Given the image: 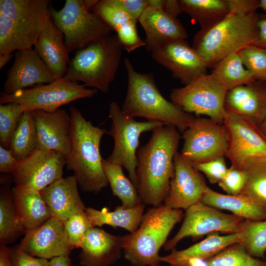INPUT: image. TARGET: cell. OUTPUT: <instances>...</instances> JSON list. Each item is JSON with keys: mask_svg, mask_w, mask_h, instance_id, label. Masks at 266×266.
I'll return each mask as SVG.
<instances>
[{"mask_svg": "<svg viewBox=\"0 0 266 266\" xmlns=\"http://www.w3.org/2000/svg\"><path fill=\"white\" fill-rule=\"evenodd\" d=\"M109 117L111 125L107 133L113 138L114 145L111 154L105 160L125 168L128 172L130 180L137 189V151L139 137L141 133L153 131L165 124L151 121H137L134 118L125 114L116 101H112L109 104Z\"/></svg>", "mask_w": 266, "mask_h": 266, "instance_id": "8", "label": "cell"}, {"mask_svg": "<svg viewBox=\"0 0 266 266\" xmlns=\"http://www.w3.org/2000/svg\"><path fill=\"white\" fill-rule=\"evenodd\" d=\"M239 233L240 243L247 252L254 257L264 260L266 253V219L244 220Z\"/></svg>", "mask_w": 266, "mask_h": 266, "instance_id": "36", "label": "cell"}, {"mask_svg": "<svg viewBox=\"0 0 266 266\" xmlns=\"http://www.w3.org/2000/svg\"><path fill=\"white\" fill-rule=\"evenodd\" d=\"M145 33L148 51L170 40H186L187 32L180 20L163 11L147 7L138 20Z\"/></svg>", "mask_w": 266, "mask_h": 266, "instance_id": "25", "label": "cell"}, {"mask_svg": "<svg viewBox=\"0 0 266 266\" xmlns=\"http://www.w3.org/2000/svg\"><path fill=\"white\" fill-rule=\"evenodd\" d=\"M225 106L258 125L266 116V81L256 80L229 90Z\"/></svg>", "mask_w": 266, "mask_h": 266, "instance_id": "23", "label": "cell"}, {"mask_svg": "<svg viewBox=\"0 0 266 266\" xmlns=\"http://www.w3.org/2000/svg\"><path fill=\"white\" fill-rule=\"evenodd\" d=\"M25 232L14 206L12 192L2 187L0 194V244L14 242Z\"/></svg>", "mask_w": 266, "mask_h": 266, "instance_id": "33", "label": "cell"}, {"mask_svg": "<svg viewBox=\"0 0 266 266\" xmlns=\"http://www.w3.org/2000/svg\"><path fill=\"white\" fill-rule=\"evenodd\" d=\"M37 140V149L54 150L67 159L71 151V122L70 115L61 108L54 112L31 111Z\"/></svg>", "mask_w": 266, "mask_h": 266, "instance_id": "19", "label": "cell"}, {"mask_svg": "<svg viewBox=\"0 0 266 266\" xmlns=\"http://www.w3.org/2000/svg\"><path fill=\"white\" fill-rule=\"evenodd\" d=\"M18 247L31 256L48 260L69 256L71 250L64 222L53 217L36 228L26 230Z\"/></svg>", "mask_w": 266, "mask_h": 266, "instance_id": "18", "label": "cell"}, {"mask_svg": "<svg viewBox=\"0 0 266 266\" xmlns=\"http://www.w3.org/2000/svg\"><path fill=\"white\" fill-rule=\"evenodd\" d=\"M37 134L31 111L23 112L14 132L8 149L18 160L21 161L37 149Z\"/></svg>", "mask_w": 266, "mask_h": 266, "instance_id": "34", "label": "cell"}, {"mask_svg": "<svg viewBox=\"0 0 266 266\" xmlns=\"http://www.w3.org/2000/svg\"><path fill=\"white\" fill-rule=\"evenodd\" d=\"M125 235L111 234L93 227L85 235L79 255L82 266H111L121 257Z\"/></svg>", "mask_w": 266, "mask_h": 266, "instance_id": "21", "label": "cell"}, {"mask_svg": "<svg viewBox=\"0 0 266 266\" xmlns=\"http://www.w3.org/2000/svg\"><path fill=\"white\" fill-rule=\"evenodd\" d=\"M244 219L223 213L201 201L186 210L184 219L176 234L164 245L166 251L175 249L183 238L196 239L214 233L228 234L239 233Z\"/></svg>", "mask_w": 266, "mask_h": 266, "instance_id": "14", "label": "cell"}, {"mask_svg": "<svg viewBox=\"0 0 266 266\" xmlns=\"http://www.w3.org/2000/svg\"><path fill=\"white\" fill-rule=\"evenodd\" d=\"M0 266H14L11 249L3 244H0Z\"/></svg>", "mask_w": 266, "mask_h": 266, "instance_id": "50", "label": "cell"}, {"mask_svg": "<svg viewBox=\"0 0 266 266\" xmlns=\"http://www.w3.org/2000/svg\"><path fill=\"white\" fill-rule=\"evenodd\" d=\"M258 25V36L253 44L266 48V16H260Z\"/></svg>", "mask_w": 266, "mask_h": 266, "instance_id": "49", "label": "cell"}, {"mask_svg": "<svg viewBox=\"0 0 266 266\" xmlns=\"http://www.w3.org/2000/svg\"><path fill=\"white\" fill-rule=\"evenodd\" d=\"M150 52L154 61L169 70L184 85L207 74L206 62L186 40H168Z\"/></svg>", "mask_w": 266, "mask_h": 266, "instance_id": "16", "label": "cell"}, {"mask_svg": "<svg viewBox=\"0 0 266 266\" xmlns=\"http://www.w3.org/2000/svg\"><path fill=\"white\" fill-rule=\"evenodd\" d=\"M18 161L8 149L0 145V172L12 173L16 167Z\"/></svg>", "mask_w": 266, "mask_h": 266, "instance_id": "47", "label": "cell"}, {"mask_svg": "<svg viewBox=\"0 0 266 266\" xmlns=\"http://www.w3.org/2000/svg\"><path fill=\"white\" fill-rule=\"evenodd\" d=\"M205 261L206 266H266V260L250 255L240 242L229 246Z\"/></svg>", "mask_w": 266, "mask_h": 266, "instance_id": "38", "label": "cell"}, {"mask_svg": "<svg viewBox=\"0 0 266 266\" xmlns=\"http://www.w3.org/2000/svg\"><path fill=\"white\" fill-rule=\"evenodd\" d=\"M77 186L76 179L72 175L63 177L40 191L52 217L64 222L73 214L85 211L86 207Z\"/></svg>", "mask_w": 266, "mask_h": 266, "instance_id": "22", "label": "cell"}, {"mask_svg": "<svg viewBox=\"0 0 266 266\" xmlns=\"http://www.w3.org/2000/svg\"><path fill=\"white\" fill-rule=\"evenodd\" d=\"M95 89H88L84 85L63 78L45 85L32 89L20 90L11 94L3 93L0 104L16 102L24 111L42 110L54 112L62 105L75 100L93 97L98 93Z\"/></svg>", "mask_w": 266, "mask_h": 266, "instance_id": "11", "label": "cell"}, {"mask_svg": "<svg viewBox=\"0 0 266 266\" xmlns=\"http://www.w3.org/2000/svg\"><path fill=\"white\" fill-rule=\"evenodd\" d=\"M14 266H50V260L31 256L18 247L11 249Z\"/></svg>", "mask_w": 266, "mask_h": 266, "instance_id": "44", "label": "cell"}, {"mask_svg": "<svg viewBox=\"0 0 266 266\" xmlns=\"http://www.w3.org/2000/svg\"><path fill=\"white\" fill-rule=\"evenodd\" d=\"M183 217L182 209H171L164 203L148 209L138 229L125 235L124 258L133 266H160L159 251Z\"/></svg>", "mask_w": 266, "mask_h": 266, "instance_id": "5", "label": "cell"}, {"mask_svg": "<svg viewBox=\"0 0 266 266\" xmlns=\"http://www.w3.org/2000/svg\"><path fill=\"white\" fill-rule=\"evenodd\" d=\"M198 171L203 172L211 184L218 183L228 170L224 156L218 157L210 161L193 164Z\"/></svg>", "mask_w": 266, "mask_h": 266, "instance_id": "43", "label": "cell"}, {"mask_svg": "<svg viewBox=\"0 0 266 266\" xmlns=\"http://www.w3.org/2000/svg\"><path fill=\"white\" fill-rule=\"evenodd\" d=\"M66 158L54 150L36 149L19 161L12 173L15 186L31 187L41 191L63 178Z\"/></svg>", "mask_w": 266, "mask_h": 266, "instance_id": "15", "label": "cell"}, {"mask_svg": "<svg viewBox=\"0 0 266 266\" xmlns=\"http://www.w3.org/2000/svg\"><path fill=\"white\" fill-rule=\"evenodd\" d=\"M50 15L69 53L111 34L112 29L98 14L87 10L83 0H66L62 9L51 8Z\"/></svg>", "mask_w": 266, "mask_h": 266, "instance_id": "9", "label": "cell"}, {"mask_svg": "<svg viewBox=\"0 0 266 266\" xmlns=\"http://www.w3.org/2000/svg\"><path fill=\"white\" fill-rule=\"evenodd\" d=\"M181 137L177 128L164 125L156 128L148 141L137 151L138 192L145 205L164 203L174 173V157Z\"/></svg>", "mask_w": 266, "mask_h": 266, "instance_id": "1", "label": "cell"}, {"mask_svg": "<svg viewBox=\"0 0 266 266\" xmlns=\"http://www.w3.org/2000/svg\"><path fill=\"white\" fill-rule=\"evenodd\" d=\"M12 53L0 54V68H2L12 58Z\"/></svg>", "mask_w": 266, "mask_h": 266, "instance_id": "53", "label": "cell"}, {"mask_svg": "<svg viewBox=\"0 0 266 266\" xmlns=\"http://www.w3.org/2000/svg\"><path fill=\"white\" fill-rule=\"evenodd\" d=\"M56 79L34 49L18 50L7 72L4 91L11 94L35 84H48Z\"/></svg>", "mask_w": 266, "mask_h": 266, "instance_id": "20", "label": "cell"}, {"mask_svg": "<svg viewBox=\"0 0 266 266\" xmlns=\"http://www.w3.org/2000/svg\"><path fill=\"white\" fill-rule=\"evenodd\" d=\"M240 242V233L226 235H220L214 233L207 235L204 240L185 249L177 250L174 249L168 255L161 256L160 260L169 266H179L192 259L206 261L229 246Z\"/></svg>", "mask_w": 266, "mask_h": 266, "instance_id": "27", "label": "cell"}, {"mask_svg": "<svg viewBox=\"0 0 266 266\" xmlns=\"http://www.w3.org/2000/svg\"><path fill=\"white\" fill-rule=\"evenodd\" d=\"M238 54L256 80L266 81V48L252 44L241 50Z\"/></svg>", "mask_w": 266, "mask_h": 266, "instance_id": "40", "label": "cell"}, {"mask_svg": "<svg viewBox=\"0 0 266 266\" xmlns=\"http://www.w3.org/2000/svg\"><path fill=\"white\" fill-rule=\"evenodd\" d=\"M34 50L57 79L66 74L69 52L64 35L55 26L51 17L47 21L34 45Z\"/></svg>", "mask_w": 266, "mask_h": 266, "instance_id": "24", "label": "cell"}, {"mask_svg": "<svg viewBox=\"0 0 266 266\" xmlns=\"http://www.w3.org/2000/svg\"><path fill=\"white\" fill-rule=\"evenodd\" d=\"M182 12L198 22L205 31L227 17L229 10L226 0H179Z\"/></svg>", "mask_w": 266, "mask_h": 266, "instance_id": "31", "label": "cell"}, {"mask_svg": "<svg viewBox=\"0 0 266 266\" xmlns=\"http://www.w3.org/2000/svg\"><path fill=\"white\" fill-rule=\"evenodd\" d=\"M50 266H71V260L69 256H62L50 260Z\"/></svg>", "mask_w": 266, "mask_h": 266, "instance_id": "51", "label": "cell"}, {"mask_svg": "<svg viewBox=\"0 0 266 266\" xmlns=\"http://www.w3.org/2000/svg\"><path fill=\"white\" fill-rule=\"evenodd\" d=\"M230 15L247 16L256 12L260 0H226Z\"/></svg>", "mask_w": 266, "mask_h": 266, "instance_id": "45", "label": "cell"}, {"mask_svg": "<svg viewBox=\"0 0 266 266\" xmlns=\"http://www.w3.org/2000/svg\"><path fill=\"white\" fill-rule=\"evenodd\" d=\"M260 17L257 12L247 16L228 15L209 29L198 32L192 47L208 67L214 66L227 56L256 41Z\"/></svg>", "mask_w": 266, "mask_h": 266, "instance_id": "7", "label": "cell"}, {"mask_svg": "<svg viewBox=\"0 0 266 266\" xmlns=\"http://www.w3.org/2000/svg\"><path fill=\"white\" fill-rule=\"evenodd\" d=\"M182 138L180 153L193 164L225 156L229 146V134L226 125L210 118L196 117L182 133Z\"/></svg>", "mask_w": 266, "mask_h": 266, "instance_id": "13", "label": "cell"}, {"mask_svg": "<svg viewBox=\"0 0 266 266\" xmlns=\"http://www.w3.org/2000/svg\"><path fill=\"white\" fill-rule=\"evenodd\" d=\"M262 133L266 138V116L264 119L257 125Z\"/></svg>", "mask_w": 266, "mask_h": 266, "instance_id": "55", "label": "cell"}, {"mask_svg": "<svg viewBox=\"0 0 266 266\" xmlns=\"http://www.w3.org/2000/svg\"><path fill=\"white\" fill-rule=\"evenodd\" d=\"M147 7L163 11L164 0H147Z\"/></svg>", "mask_w": 266, "mask_h": 266, "instance_id": "52", "label": "cell"}, {"mask_svg": "<svg viewBox=\"0 0 266 266\" xmlns=\"http://www.w3.org/2000/svg\"><path fill=\"white\" fill-rule=\"evenodd\" d=\"M200 201L216 209L231 211L246 220L266 219V211L248 196L240 193L236 195L222 194L207 186Z\"/></svg>", "mask_w": 266, "mask_h": 266, "instance_id": "29", "label": "cell"}, {"mask_svg": "<svg viewBox=\"0 0 266 266\" xmlns=\"http://www.w3.org/2000/svg\"><path fill=\"white\" fill-rule=\"evenodd\" d=\"M247 179V172L232 166L228 168L222 179L218 183L227 195H236L241 193Z\"/></svg>", "mask_w": 266, "mask_h": 266, "instance_id": "42", "label": "cell"}, {"mask_svg": "<svg viewBox=\"0 0 266 266\" xmlns=\"http://www.w3.org/2000/svg\"><path fill=\"white\" fill-rule=\"evenodd\" d=\"M245 170L247 179L241 193L250 197L266 211V158L253 162Z\"/></svg>", "mask_w": 266, "mask_h": 266, "instance_id": "37", "label": "cell"}, {"mask_svg": "<svg viewBox=\"0 0 266 266\" xmlns=\"http://www.w3.org/2000/svg\"><path fill=\"white\" fill-rule=\"evenodd\" d=\"M24 112L21 105L16 102L0 105V143L8 149L11 137Z\"/></svg>", "mask_w": 266, "mask_h": 266, "instance_id": "39", "label": "cell"}, {"mask_svg": "<svg viewBox=\"0 0 266 266\" xmlns=\"http://www.w3.org/2000/svg\"><path fill=\"white\" fill-rule=\"evenodd\" d=\"M214 67L212 73L227 87L228 91L239 86L252 84L256 81L244 66L238 52L227 56Z\"/></svg>", "mask_w": 266, "mask_h": 266, "instance_id": "35", "label": "cell"}, {"mask_svg": "<svg viewBox=\"0 0 266 266\" xmlns=\"http://www.w3.org/2000/svg\"><path fill=\"white\" fill-rule=\"evenodd\" d=\"M120 8L135 20L138 21L147 7V0H114Z\"/></svg>", "mask_w": 266, "mask_h": 266, "instance_id": "46", "label": "cell"}, {"mask_svg": "<svg viewBox=\"0 0 266 266\" xmlns=\"http://www.w3.org/2000/svg\"><path fill=\"white\" fill-rule=\"evenodd\" d=\"M102 166L112 195L121 201L122 207L130 208L143 203L137 188L126 176L121 166L103 159Z\"/></svg>", "mask_w": 266, "mask_h": 266, "instance_id": "32", "label": "cell"}, {"mask_svg": "<svg viewBox=\"0 0 266 266\" xmlns=\"http://www.w3.org/2000/svg\"><path fill=\"white\" fill-rule=\"evenodd\" d=\"M11 192L16 211L26 230L36 228L52 217L40 191L31 187L15 186Z\"/></svg>", "mask_w": 266, "mask_h": 266, "instance_id": "28", "label": "cell"}, {"mask_svg": "<svg viewBox=\"0 0 266 266\" xmlns=\"http://www.w3.org/2000/svg\"><path fill=\"white\" fill-rule=\"evenodd\" d=\"M91 11L100 16L116 32L124 49L127 52L145 46V41L137 33V21L120 8L114 0H99Z\"/></svg>", "mask_w": 266, "mask_h": 266, "instance_id": "26", "label": "cell"}, {"mask_svg": "<svg viewBox=\"0 0 266 266\" xmlns=\"http://www.w3.org/2000/svg\"><path fill=\"white\" fill-rule=\"evenodd\" d=\"M224 124L229 134L225 156L232 166L245 170L253 162L266 158V138L257 124L228 109Z\"/></svg>", "mask_w": 266, "mask_h": 266, "instance_id": "12", "label": "cell"}, {"mask_svg": "<svg viewBox=\"0 0 266 266\" xmlns=\"http://www.w3.org/2000/svg\"><path fill=\"white\" fill-rule=\"evenodd\" d=\"M69 115L71 151L66 159L67 169L73 171L83 191L98 194L108 184L100 150L101 138L107 131L94 126L74 106L70 107Z\"/></svg>", "mask_w": 266, "mask_h": 266, "instance_id": "2", "label": "cell"}, {"mask_svg": "<svg viewBox=\"0 0 266 266\" xmlns=\"http://www.w3.org/2000/svg\"><path fill=\"white\" fill-rule=\"evenodd\" d=\"M49 0H0V54L32 48L51 18Z\"/></svg>", "mask_w": 266, "mask_h": 266, "instance_id": "4", "label": "cell"}, {"mask_svg": "<svg viewBox=\"0 0 266 266\" xmlns=\"http://www.w3.org/2000/svg\"><path fill=\"white\" fill-rule=\"evenodd\" d=\"M163 11L175 18L182 12L179 1L176 0H164Z\"/></svg>", "mask_w": 266, "mask_h": 266, "instance_id": "48", "label": "cell"}, {"mask_svg": "<svg viewBox=\"0 0 266 266\" xmlns=\"http://www.w3.org/2000/svg\"><path fill=\"white\" fill-rule=\"evenodd\" d=\"M123 49L116 34L104 36L77 50L63 78L82 82L86 87L106 93L115 78Z\"/></svg>", "mask_w": 266, "mask_h": 266, "instance_id": "6", "label": "cell"}, {"mask_svg": "<svg viewBox=\"0 0 266 266\" xmlns=\"http://www.w3.org/2000/svg\"><path fill=\"white\" fill-rule=\"evenodd\" d=\"M99 0H83L84 5L88 11H91L93 7L97 3Z\"/></svg>", "mask_w": 266, "mask_h": 266, "instance_id": "54", "label": "cell"}, {"mask_svg": "<svg viewBox=\"0 0 266 266\" xmlns=\"http://www.w3.org/2000/svg\"><path fill=\"white\" fill-rule=\"evenodd\" d=\"M228 91L227 87L211 73L200 75L184 87L173 89L170 98L173 103L188 113L206 115L218 123L224 124Z\"/></svg>", "mask_w": 266, "mask_h": 266, "instance_id": "10", "label": "cell"}, {"mask_svg": "<svg viewBox=\"0 0 266 266\" xmlns=\"http://www.w3.org/2000/svg\"><path fill=\"white\" fill-rule=\"evenodd\" d=\"M174 173L164 204L171 209H187L200 201L207 186L193 164L180 153L174 157Z\"/></svg>", "mask_w": 266, "mask_h": 266, "instance_id": "17", "label": "cell"}, {"mask_svg": "<svg viewBox=\"0 0 266 266\" xmlns=\"http://www.w3.org/2000/svg\"><path fill=\"white\" fill-rule=\"evenodd\" d=\"M128 76L127 91L121 109L127 116L175 127L182 133L196 117L182 110L161 94L152 73L136 71L129 59L124 61Z\"/></svg>", "mask_w": 266, "mask_h": 266, "instance_id": "3", "label": "cell"}, {"mask_svg": "<svg viewBox=\"0 0 266 266\" xmlns=\"http://www.w3.org/2000/svg\"><path fill=\"white\" fill-rule=\"evenodd\" d=\"M145 206L143 203L130 208L119 206L112 211L106 208L99 210L86 207L85 212L94 227L109 225L114 228H123L131 233L139 228L144 214Z\"/></svg>", "mask_w": 266, "mask_h": 266, "instance_id": "30", "label": "cell"}, {"mask_svg": "<svg viewBox=\"0 0 266 266\" xmlns=\"http://www.w3.org/2000/svg\"><path fill=\"white\" fill-rule=\"evenodd\" d=\"M259 8L263 9L266 13V0H260Z\"/></svg>", "mask_w": 266, "mask_h": 266, "instance_id": "56", "label": "cell"}, {"mask_svg": "<svg viewBox=\"0 0 266 266\" xmlns=\"http://www.w3.org/2000/svg\"><path fill=\"white\" fill-rule=\"evenodd\" d=\"M65 231L71 248H80L87 233L93 226L85 211L72 215L64 222Z\"/></svg>", "mask_w": 266, "mask_h": 266, "instance_id": "41", "label": "cell"}]
</instances>
